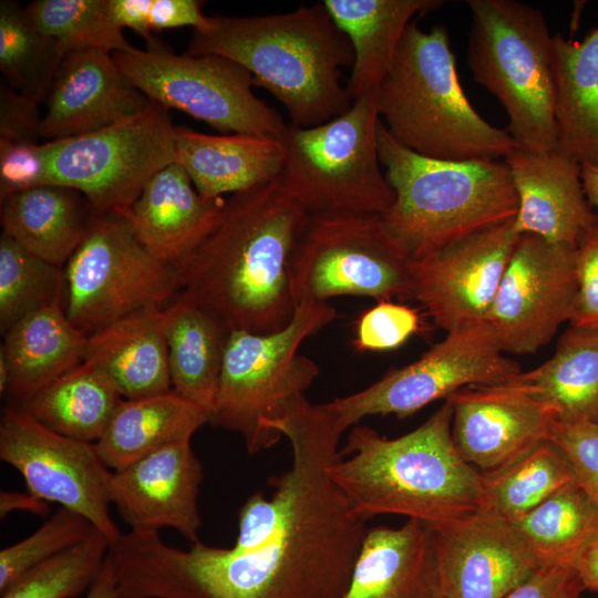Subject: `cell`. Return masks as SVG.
Listing matches in <instances>:
<instances>
[{"instance_id": "25", "label": "cell", "mask_w": 598, "mask_h": 598, "mask_svg": "<svg viewBox=\"0 0 598 598\" xmlns=\"http://www.w3.org/2000/svg\"><path fill=\"white\" fill-rule=\"evenodd\" d=\"M564 422L598 421V329L570 328L539 367L491 385Z\"/></svg>"}, {"instance_id": "53", "label": "cell", "mask_w": 598, "mask_h": 598, "mask_svg": "<svg viewBox=\"0 0 598 598\" xmlns=\"http://www.w3.org/2000/svg\"><path fill=\"white\" fill-rule=\"evenodd\" d=\"M436 598H443V597L437 592Z\"/></svg>"}, {"instance_id": "13", "label": "cell", "mask_w": 598, "mask_h": 598, "mask_svg": "<svg viewBox=\"0 0 598 598\" xmlns=\"http://www.w3.org/2000/svg\"><path fill=\"white\" fill-rule=\"evenodd\" d=\"M63 276L64 311L87 336L131 313L165 309L179 292L177 268L153 257L116 214H94Z\"/></svg>"}, {"instance_id": "7", "label": "cell", "mask_w": 598, "mask_h": 598, "mask_svg": "<svg viewBox=\"0 0 598 598\" xmlns=\"http://www.w3.org/2000/svg\"><path fill=\"white\" fill-rule=\"evenodd\" d=\"M471 25L466 63L473 79L508 116L517 147L558 152L553 35L537 8L516 0H467Z\"/></svg>"}, {"instance_id": "1", "label": "cell", "mask_w": 598, "mask_h": 598, "mask_svg": "<svg viewBox=\"0 0 598 598\" xmlns=\"http://www.w3.org/2000/svg\"><path fill=\"white\" fill-rule=\"evenodd\" d=\"M270 429L291 447L290 466L238 514L231 547L200 540L186 550L158 532L130 530L111 546L121 598H343L368 532L329 467L344 433L306 395Z\"/></svg>"}, {"instance_id": "50", "label": "cell", "mask_w": 598, "mask_h": 598, "mask_svg": "<svg viewBox=\"0 0 598 598\" xmlns=\"http://www.w3.org/2000/svg\"><path fill=\"white\" fill-rule=\"evenodd\" d=\"M84 598H121L114 565L107 554L103 567Z\"/></svg>"}, {"instance_id": "14", "label": "cell", "mask_w": 598, "mask_h": 598, "mask_svg": "<svg viewBox=\"0 0 598 598\" xmlns=\"http://www.w3.org/2000/svg\"><path fill=\"white\" fill-rule=\"evenodd\" d=\"M520 370L504 357L486 322L448 332L416 361L324 406L346 432L367 416H408L461 389L499 384Z\"/></svg>"}, {"instance_id": "22", "label": "cell", "mask_w": 598, "mask_h": 598, "mask_svg": "<svg viewBox=\"0 0 598 598\" xmlns=\"http://www.w3.org/2000/svg\"><path fill=\"white\" fill-rule=\"evenodd\" d=\"M504 161L518 199L512 224L517 235L576 246L598 221L584 193L581 166L576 162L559 153L537 154L519 147Z\"/></svg>"}, {"instance_id": "18", "label": "cell", "mask_w": 598, "mask_h": 598, "mask_svg": "<svg viewBox=\"0 0 598 598\" xmlns=\"http://www.w3.org/2000/svg\"><path fill=\"white\" fill-rule=\"evenodd\" d=\"M427 526L443 598H506L538 568L515 527L482 509Z\"/></svg>"}, {"instance_id": "28", "label": "cell", "mask_w": 598, "mask_h": 598, "mask_svg": "<svg viewBox=\"0 0 598 598\" xmlns=\"http://www.w3.org/2000/svg\"><path fill=\"white\" fill-rule=\"evenodd\" d=\"M93 216L86 198L64 186L42 185L1 197L2 233L61 269L84 240Z\"/></svg>"}, {"instance_id": "4", "label": "cell", "mask_w": 598, "mask_h": 598, "mask_svg": "<svg viewBox=\"0 0 598 598\" xmlns=\"http://www.w3.org/2000/svg\"><path fill=\"white\" fill-rule=\"evenodd\" d=\"M448 400L395 439L354 425L329 467L332 481L365 520L401 515L435 525L475 511L483 475L457 452Z\"/></svg>"}, {"instance_id": "39", "label": "cell", "mask_w": 598, "mask_h": 598, "mask_svg": "<svg viewBox=\"0 0 598 598\" xmlns=\"http://www.w3.org/2000/svg\"><path fill=\"white\" fill-rule=\"evenodd\" d=\"M63 269L0 235V331L40 309L63 302Z\"/></svg>"}, {"instance_id": "23", "label": "cell", "mask_w": 598, "mask_h": 598, "mask_svg": "<svg viewBox=\"0 0 598 598\" xmlns=\"http://www.w3.org/2000/svg\"><path fill=\"white\" fill-rule=\"evenodd\" d=\"M225 204L203 198L175 162L147 183L124 217L153 257L176 267L217 229Z\"/></svg>"}, {"instance_id": "44", "label": "cell", "mask_w": 598, "mask_h": 598, "mask_svg": "<svg viewBox=\"0 0 598 598\" xmlns=\"http://www.w3.org/2000/svg\"><path fill=\"white\" fill-rule=\"evenodd\" d=\"M420 328L415 309L380 300L357 323L354 346L361 351H386L403 344Z\"/></svg>"}, {"instance_id": "48", "label": "cell", "mask_w": 598, "mask_h": 598, "mask_svg": "<svg viewBox=\"0 0 598 598\" xmlns=\"http://www.w3.org/2000/svg\"><path fill=\"white\" fill-rule=\"evenodd\" d=\"M586 590L576 566L538 567L506 598H580Z\"/></svg>"}, {"instance_id": "17", "label": "cell", "mask_w": 598, "mask_h": 598, "mask_svg": "<svg viewBox=\"0 0 598 598\" xmlns=\"http://www.w3.org/2000/svg\"><path fill=\"white\" fill-rule=\"evenodd\" d=\"M513 219L411 259L413 298L447 333L486 323L519 238Z\"/></svg>"}, {"instance_id": "52", "label": "cell", "mask_w": 598, "mask_h": 598, "mask_svg": "<svg viewBox=\"0 0 598 598\" xmlns=\"http://www.w3.org/2000/svg\"><path fill=\"white\" fill-rule=\"evenodd\" d=\"M580 177L586 198L598 215V165H581Z\"/></svg>"}, {"instance_id": "43", "label": "cell", "mask_w": 598, "mask_h": 598, "mask_svg": "<svg viewBox=\"0 0 598 598\" xmlns=\"http://www.w3.org/2000/svg\"><path fill=\"white\" fill-rule=\"evenodd\" d=\"M548 440L564 452L579 487L598 507V421L553 419Z\"/></svg>"}, {"instance_id": "21", "label": "cell", "mask_w": 598, "mask_h": 598, "mask_svg": "<svg viewBox=\"0 0 598 598\" xmlns=\"http://www.w3.org/2000/svg\"><path fill=\"white\" fill-rule=\"evenodd\" d=\"M446 400L456 450L481 473L504 468L548 440V412L494 386L464 388Z\"/></svg>"}, {"instance_id": "37", "label": "cell", "mask_w": 598, "mask_h": 598, "mask_svg": "<svg viewBox=\"0 0 598 598\" xmlns=\"http://www.w3.org/2000/svg\"><path fill=\"white\" fill-rule=\"evenodd\" d=\"M64 56L59 42L39 30L18 1H0V72L3 82L42 103Z\"/></svg>"}, {"instance_id": "8", "label": "cell", "mask_w": 598, "mask_h": 598, "mask_svg": "<svg viewBox=\"0 0 598 598\" xmlns=\"http://www.w3.org/2000/svg\"><path fill=\"white\" fill-rule=\"evenodd\" d=\"M336 317L328 302H310L297 306L277 332L230 331L209 423L239 434L249 454L279 442L270 425L319 374L317 363L298 350Z\"/></svg>"}, {"instance_id": "38", "label": "cell", "mask_w": 598, "mask_h": 598, "mask_svg": "<svg viewBox=\"0 0 598 598\" xmlns=\"http://www.w3.org/2000/svg\"><path fill=\"white\" fill-rule=\"evenodd\" d=\"M24 10L39 30L59 42L65 55L82 50L126 52L133 48L113 16L111 0H35Z\"/></svg>"}, {"instance_id": "31", "label": "cell", "mask_w": 598, "mask_h": 598, "mask_svg": "<svg viewBox=\"0 0 598 598\" xmlns=\"http://www.w3.org/2000/svg\"><path fill=\"white\" fill-rule=\"evenodd\" d=\"M339 29L348 37L354 61L347 83L352 102L377 90L389 70L406 27L441 0H324Z\"/></svg>"}, {"instance_id": "29", "label": "cell", "mask_w": 598, "mask_h": 598, "mask_svg": "<svg viewBox=\"0 0 598 598\" xmlns=\"http://www.w3.org/2000/svg\"><path fill=\"white\" fill-rule=\"evenodd\" d=\"M87 337L68 318L63 302L16 322L0 348L9 370L8 391L21 403L80 365Z\"/></svg>"}, {"instance_id": "51", "label": "cell", "mask_w": 598, "mask_h": 598, "mask_svg": "<svg viewBox=\"0 0 598 598\" xmlns=\"http://www.w3.org/2000/svg\"><path fill=\"white\" fill-rule=\"evenodd\" d=\"M577 570L585 589L598 591V536L581 554L577 563Z\"/></svg>"}, {"instance_id": "42", "label": "cell", "mask_w": 598, "mask_h": 598, "mask_svg": "<svg viewBox=\"0 0 598 598\" xmlns=\"http://www.w3.org/2000/svg\"><path fill=\"white\" fill-rule=\"evenodd\" d=\"M203 3L198 0H111L116 22L143 37L145 42L154 38V31L178 27L205 29L209 17L203 13Z\"/></svg>"}, {"instance_id": "20", "label": "cell", "mask_w": 598, "mask_h": 598, "mask_svg": "<svg viewBox=\"0 0 598 598\" xmlns=\"http://www.w3.org/2000/svg\"><path fill=\"white\" fill-rule=\"evenodd\" d=\"M150 103L117 65L112 53H68L44 100L42 141L95 132L131 117Z\"/></svg>"}, {"instance_id": "35", "label": "cell", "mask_w": 598, "mask_h": 598, "mask_svg": "<svg viewBox=\"0 0 598 598\" xmlns=\"http://www.w3.org/2000/svg\"><path fill=\"white\" fill-rule=\"evenodd\" d=\"M538 567L576 566L598 536V507L577 483L511 523Z\"/></svg>"}, {"instance_id": "30", "label": "cell", "mask_w": 598, "mask_h": 598, "mask_svg": "<svg viewBox=\"0 0 598 598\" xmlns=\"http://www.w3.org/2000/svg\"><path fill=\"white\" fill-rule=\"evenodd\" d=\"M558 152L598 165V22L581 40L553 35Z\"/></svg>"}, {"instance_id": "6", "label": "cell", "mask_w": 598, "mask_h": 598, "mask_svg": "<svg viewBox=\"0 0 598 598\" xmlns=\"http://www.w3.org/2000/svg\"><path fill=\"white\" fill-rule=\"evenodd\" d=\"M378 151L394 193L381 217L411 259L509 221L517 213L518 199L504 159L425 157L399 144L381 120Z\"/></svg>"}, {"instance_id": "11", "label": "cell", "mask_w": 598, "mask_h": 598, "mask_svg": "<svg viewBox=\"0 0 598 598\" xmlns=\"http://www.w3.org/2000/svg\"><path fill=\"white\" fill-rule=\"evenodd\" d=\"M150 101L183 111L217 131L282 140L288 124L257 97L251 73L215 54H177L157 38L145 49L112 53Z\"/></svg>"}, {"instance_id": "34", "label": "cell", "mask_w": 598, "mask_h": 598, "mask_svg": "<svg viewBox=\"0 0 598 598\" xmlns=\"http://www.w3.org/2000/svg\"><path fill=\"white\" fill-rule=\"evenodd\" d=\"M123 400L104 374L83 361L19 408L61 435L95 443Z\"/></svg>"}, {"instance_id": "27", "label": "cell", "mask_w": 598, "mask_h": 598, "mask_svg": "<svg viewBox=\"0 0 598 598\" xmlns=\"http://www.w3.org/2000/svg\"><path fill=\"white\" fill-rule=\"evenodd\" d=\"M84 362L126 400L172 390L164 309L141 310L91 333Z\"/></svg>"}, {"instance_id": "19", "label": "cell", "mask_w": 598, "mask_h": 598, "mask_svg": "<svg viewBox=\"0 0 598 598\" xmlns=\"http://www.w3.org/2000/svg\"><path fill=\"white\" fill-rule=\"evenodd\" d=\"M203 465L190 442L165 446L111 472V504L137 532L172 527L190 544L199 542L197 497Z\"/></svg>"}, {"instance_id": "26", "label": "cell", "mask_w": 598, "mask_h": 598, "mask_svg": "<svg viewBox=\"0 0 598 598\" xmlns=\"http://www.w3.org/2000/svg\"><path fill=\"white\" fill-rule=\"evenodd\" d=\"M429 526L408 518L400 527L368 528L343 598H436Z\"/></svg>"}, {"instance_id": "2", "label": "cell", "mask_w": 598, "mask_h": 598, "mask_svg": "<svg viewBox=\"0 0 598 598\" xmlns=\"http://www.w3.org/2000/svg\"><path fill=\"white\" fill-rule=\"evenodd\" d=\"M309 215L279 176L226 200L217 229L176 268L177 300L228 331L272 333L292 319L289 266Z\"/></svg>"}, {"instance_id": "16", "label": "cell", "mask_w": 598, "mask_h": 598, "mask_svg": "<svg viewBox=\"0 0 598 598\" xmlns=\"http://www.w3.org/2000/svg\"><path fill=\"white\" fill-rule=\"evenodd\" d=\"M577 291L576 246L519 236L487 323L503 352L535 353L569 321Z\"/></svg>"}, {"instance_id": "5", "label": "cell", "mask_w": 598, "mask_h": 598, "mask_svg": "<svg viewBox=\"0 0 598 598\" xmlns=\"http://www.w3.org/2000/svg\"><path fill=\"white\" fill-rule=\"evenodd\" d=\"M380 120L408 150L443 161L504 159L516 143L483 118L466 97L443 24L413 20L375 90Z\"/></svg>"}, {"instance_id": "45", "label": "cell", "mask_w": 598, "mask_h": 598, "mask_svg": "<svg viewBox=\"0 0 598 598\" xmlns=\"http://www.w3.org/2000/svg\"><path fill=\"white\" fill-rule=\"evenodd\" d=\"M577 291L570 326L598 329V221L576 245Z\"/></svg>"}, {"instance_id": "3", "label": "cell", "mask_w": 598, "mask_h": 598, "mask_svg": "<svg viewBox=\"0 0 598 598\" xmlns=\"http://www.w3.org/2000/svg\"><path fill=\"white\" fill-rule=\"evenodd\" d=\"M187 53L220 55L247 69L295 126L320 125L352 105L341 69L352 68L354 52L323 2L285 13L212 16L193 31Z\"/></svg>"}, {"instance_id": "40", "label": "cell", "mask_w": 598, "mask_h": 598, "mask_svg": "<svg viewBox=\"0 0 598 598\" xmlns=\"http://www.w3.org/2000/svg\"><path fill=\"white\" fill-rule=\"evenodd\" d=\"M111 542L97 528L79 544L19 577L1 598H74L89 590L110 551Z\"/></svg>"}, {"instance_id": "24", "label": "cell", "mask_w": 598, "mask_h": 598, "mask_svg": "<svg viewBox=\"0 0 598 598\" xmlns=\"http://www.w3.org/2000/svg\"><path fill=\"white\" fill-rule=\"evenodd\" d=\"M176 163L205 199L270 182L283 166L280 140L245 134L210 135L175 125Z\"/></svg>"}, {"instance_id": "10", "label": "cell", "mask_w": 598, "mask_h": 598, "mask_svg": "<svg viewBox=\"0 0 598 598\" xmlns=\"http://www.w3.org/2000/svg\"><path fill=\"white\" fill-rule=\"evenodd\" d=\"M295 307L338 296L413 298L411 258L381 215H309L289 266Z\"/></svg>"}, {"instance_id": "46", "label": "cell", "mask_w": 598, "mask_h": 598, "mask_svg": "<svg viewBox=\"0 0 598 598\" xmlns=\"http://www.w3.org/2000/svg\"><path fill=\"white\" fill-rule=\"evenodd\" d=\"M47 175V144L0 140V197L42 186Z\"/></svg>"}, {"instance_id": "41", "label": "cell", "mask_w": 598, "mask_h": 598, "mask_svg": "<svg viewBox=\"0 0 598 598\" xmlns=\"http://www.w3.org/2000/svg\"><path fill=\"white\" fill-rule=\"evenodd\" d=\"M93 528L83 515L60 507L33 534L0 551V594L31 568L82 542Z\"/></svg>"}, {"instance_id": "49", "label": "cell", "mask_w": 598, "mask_h": 598, "mask_svg": "<svg viewBox=\"0 0 598 598\" xmlns=\"http://www.w3.org/2000/svg\"><path fill=\"white\" fill-rule=\"evenodd\" d=\"M14 511L29 512L31 514L45 516L50 512V503L31 494L16 491L0 492V516L7 517Z\"/></svg>"}, {"instance_id": "32", "label": "cell", "mask_w": 598, "mask_h": 598, "mask_svg": "<svg viewBox=\"0 0 598 598\" xmlns=\"http://www.w3.org/2000/svg\"><path fill=\"white\" fill-rule=\"evenodd\" d=\"M209 422L208 414L173 389L126 400L115 411L96 451L113 471L123 468L165 446L190 442Z\"/></svg>"}, {"instance_id": "36", "label": "cell", "mask_w": 598, "mask_h": 598, "mask_svg": "<svg viewBox=\"0 0 598 598\" xmlns=\"http://www.w3.org/2000/svg\"><path fill=\"white\" fill-rule=\"evenodd\" d=\"M482 475L477 508L509 523L559 489L577 483L566 455L550 440L542 442L508 466Z\"/></svg>"}, {"instance_id": "12", "label": "cell", "mask_w": 598, "mask_h": 598, "mask_svg": "<svg viewBox=\"0 0 598 598\" xmlns=\"http://www.w3.org/2000/svg\"><path fill=\"white\" fill-rule=\"evenodd\" d=\"M174 130L168 109L150 101L102 130L45 141L44 185L80 192L96 215L125 216L147 183L176 162Z\"/></svg>"}, {"instance_id": "33", "label": "cell", "mask_w": 598, "mask_h": 598, "mask_svg": "<svg viewBox=\"0 0 598 598\" xmlns=\"http://www.w3.org/2000/svg\"><path fill=\"white\" fill-rule=\"evenodd\" d=\"M172 389L213 415L229 332L206 311L175 299L164 309Z\"/></svg>"}, {"instance_id": "9", "label": "cell", "mask_w": 598, "mask_h": 598, "mask_svg": "<svg viewBox=\"0 0 598 598\" xmlns=\"http://www.w3.org/2000/svg\"><path fill=\"white\" fill-rule=\"evenodd\" d=\"M375 91L320 125L288 124L279 178L308 215H382L393 203L378 151Z\"/></svg>"}, {"instance_id": "15", "label": "cell", "mask_w": 598, "mask_h": 598, "mask_svg": "<svg viewBox=\"0 0 598 598\" xmlns=\"http://www.w3.org/2000/svg\"><path fill=\"white\" fill-rule=\"evenodd\" d=\"M0 458L23 477L29 493L86 517L111 546L122 535L110 513L111 471L95 444L61 435L19 406L0 420Z\"/></svg>"}, {"instance_id": "47", "label": "cell", "mask_w": 598, "mask_h": 598, "mask_svg": "<svg viewBox=\"0 0 598 598\" xmlns=\"http://www.w3.org/2000/svg\"><path fill=\"white\" fill-rule=\"evenodd\" d=\"M40 103L1 81L0 140L14 143H40L42 116Z\"/></svg>"}]
</instances>
